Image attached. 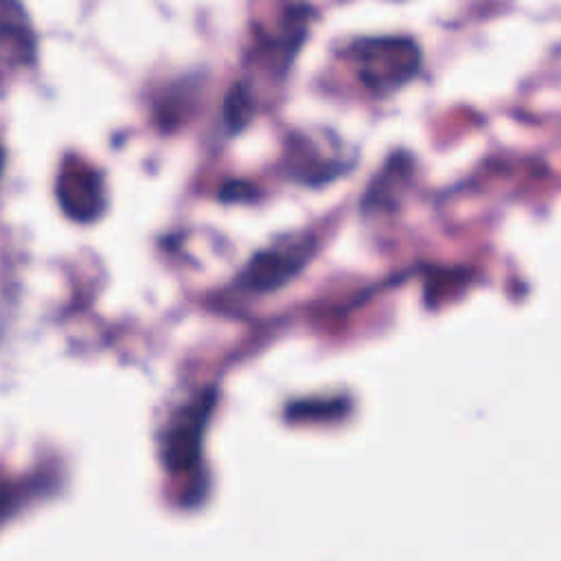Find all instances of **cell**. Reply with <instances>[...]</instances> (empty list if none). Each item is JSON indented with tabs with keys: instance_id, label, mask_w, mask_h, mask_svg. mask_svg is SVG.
<instances>
[{
	"instance_id": "obj_1",
	"label": "cell",
	"mask_w": 561,
	"mask_h": 561,
	"mask_svg": "<svg viewBox=\"0 0 561 561\" xmlns=\"http://www.w3.org/2000/svg\"><path fill=\"white\" fill-rule=\"evenodd\" d=\"M342 57L357 81L377 99H388L412 83L423 68V48L403 33L357 35L342 46Z\"/></svg>"
},
{
	"instance_id": "obj_2",
	"label": "cell",
	"mask_w": 561,
	"mask_h": 561,
	"mask_svg": "<svg viewBox=\"0 0 561 561\" xmlns=\"http://www.w3.org/2000/svg\"><path fill=\"white\" fill-rule=\"evenodd\" d=\"M316 252V239L307 232L287 234L280 243H274L261 252H256L239 280L252 291H272L289 283Z\"/></svg>"
},
{
	"instance_id": "obj_3",
	"label": "cell",
	"mask_w": 561,
	"mask_h": 561,
	"mask_svg": "<svg viewBox=\"0 0 561 561\" xmlns=\"http://www.w3.org/2000/svg\"><path fill=\"white\" fill-rule=\"evenodd\" d=\"M318 18L316 9L307 2H291L280 11L278 31H259V44L265 59L272 64L278 77H285L294 66V59L309 39L311 24Z\"/></svg>"
},
{
	"instance_id": "obj_4",
	"label": "cell",
	"mask_w": 561,
	"mask_h": 561,
	"mask_svg": "<svg viewBox=\"0 0 561 561\" xmlns=\"http://www.w3.org/2000/svg\"><path fill=\"white\" fill-rule=\"evenodd\" d=\"M215 405V390H208L202 394L199 401H195L188 410L182 423L171 432L169 447H167V460L171 469H188L197 456H199V443H202V430L206 425V419Z\"/></svg>"
},
{
	"instance_id": "obj_5",
	"label": "cell",
	"mask_w": 561,
	"mask_h": 561,
	"mask_svg": "<svg viewBox=\"0 0 561 561\" xmlns=\"http://www.w3.org/2000/svg\"><path fill=\"white\" fill-rule=\"evenodd\" d=\"M0 44H11L26 57L33 55V31L20 0H0Z\"/></svg>"
},
{
	"instance_id": "obj_6",
	"label": "cell",
	"mask_w": 561,
	"mask_h": 561,
	"mask_svg": "<svg viewBox=\"0 0 561 561\" xmlns=\"http://www.w3.org/2000/svg\"><path fill=\"white\" fill-rule=\"evenodd\" d=\"M254 116V96L245 81L232 83L224 99V118L232 131L243 129Z\"/></svg>"
},
{
	"instance_id": "obj_7",
	"label": "cell",
	"mask_w": 561,
	"mask_h": 561,
	"mask_svg": "<svg viewBox=\"0 0 561 561\" xmlns=\"http://www.w3.org/2000/svg\"><path fill=\"white\" fill-rule=\"evenodd\" d=\"M381 2H388V4H405L410 0H381Z\"/></svg>"
}]
</instances>
